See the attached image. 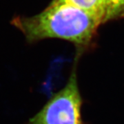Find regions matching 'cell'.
<instances>
[{"instance_id": "cell-1", "label": "cell", "mask_w": 124, "mask_h": 124, "mask_svg": "<svg viewBox=\"0 0 124 124\" xmlns=\"http://www.w3.org/2000/svg\"><path fill=\"white\" fill-rule=\"evenodd\" d=\"M101 23L82 10L54 1L37 15L19 16L13 20V24L22 32L28 42L58 38L79 45L87 44Z\"/></svg>"}, {"instance_id": "cell-4", "label": "cell", "mask_w": 124, "mask_h": 124, "mask_svg": "<svg viewBox=\"0 0 124 124\" xmlns=\"http://www.w3.org/2000/svg\"><path fill=\"white\" fill-rule=\"evenodd\" d=\"M124 8V0H107L106 15L104 21L115 17Z\"/></svg>"}, {"instance_id": "cell-2", "label": "cell", "mask_w": 124, "mask_h": 124, "mask_svg": "<svg viewBox=\"0 0 124 124\" xmlns=\"http://www.w3.org/2000/svg\"><path fill=\"white\" fill-rule=\"evenodd\" d=\"M82 99L73 70L66 85L54 94L28 124H83Z\"/></svg>"}, {"instance_id": "cell-3", "label": "cell", "mask_w": 124, "mask_h": 124, "mask_svg": "<svg viewBox=\"0 0 124 124\" xmlns=\"http://www.w3.org/2000/svg\"><path fill=\"white\" fill-rule=\"evenodd\" d=\"M65 3L82 10L94 16L101 22L105 20L106 15L107 0H53Z\"/></svg>"}]
</instances>
